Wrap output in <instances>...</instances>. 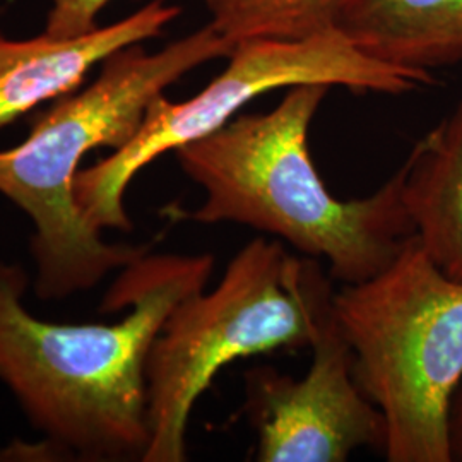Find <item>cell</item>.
Listing matches in <instances>:
<instances>
[{"label": "cell", "instance_id": "1", "mask_svg": "<svg viewBox=\"0 0 462 462\" xmlns=\"http://www.w3.org/2000/svg\"><path fill=\"white\" fill-rule=\"evenodd\" d=\"M211 254L148 252L122 269L103 312L116 324H55L23 303L28 278L0 263V380L51 444L84 459L139 457L149 446V353L166 319L206 290Z\"/></svg>", "mask_w": 462, "mask_h": 462}, {"label": "cell", "instance_id": "2", "mask_svg": "<svg viewBox=\"0 0 462 462\" xmlns=\"http://www.w3.org/2000/svg\"><path fill=\"white\" fill-rule=\"evenodd\" d=\"M324 84L288 89L265 114H238L216 133L175 151L183 173L204 190L194 211L175 215L200 225L233 223L326 261L332 281L374 278L414 238L402 200L404 170L362 199L336 198L309 149Z\"/></svg>", "mask_w": 462, "mask_h": 462}, {"label": "cell", "instance_id": "3", "mask_svg": "<svg viewBox=\"0 0 462 462\" xmlns=\"http://www.w3.org/2000/svg\"><path fill=\"white\" fill-rule=\"evenodd\" d=\"M231 50L211 23L158 51L143 43L118 50L93 83L57 99L21 144L0 151V194L33 221L38 297L86 291L148 252L105 244L84 217L74 192L81 162L95 149L125 146L154 99L199 66L228 59Z\"/></svg>", "mask_w": 462, "mask_h": 462}, {"label": "cell", "instance_id": "4", "mask_svg": "<svg viewBox=\"0 0 462 462\" xmlns=\"http://www.w3.org/2000/svg\"><path fill=\"white\" fill-rule=\"evenodd\" d=\"M332 278L320 261L265 236L240 248L215 290L175 307L151 347L149 446L143 461H185L190 414L221 368L310 347L332 312Z\"/></svg>", "mask_w": 462, "mask_h": 462}, {"label": "cell", "instance_id": "5", "mask_svg": "<svg viewBox=\"0 0 462 462\" xmlns=\"http://www.w3.org/2000/svg\"><path fill=\"white\" fill-rule=\"evenodd\" d=\"M332 312L355 377L385 421L389 462H452L448 410L462 380V282L416 235L370 280L334 291Z\"/></svg>", "mask_w": 462, "mask_h": 462}, {"label": "cell", "instance_id": "6", "mask_svg": "<svg viewBox=\"0 0 462 462\" xmlns=\"http://www.w3.org/2000/svg\"><path fill=\"white\" fill-rule=\"evenodd\" d=\"M300 84L399 97L433 86L435 78L372 59L336 28L301 40L240 42L225 70L196 97L179 103L158 97L125 146L79 170L74 192L84 217L99 231L131 230L124 199L144 166L216 133L265 93Z\"/></svg>", "mask_w": 462, "mask_h": 462}, {"label": "cell", "instance_id": "7", "mask_svg": "<svg viewBox=\"0 0 462 462\" xmlns=\"http://www.w3.org/2000/svg\"><path fill=\"white\" fill-rule=\"evenodd\" d=\"M295 379L273 366L245 374V413L257 435L255 461L346 462L358 448L383 452L385 421L355 377V356L334 312Z\"/></svg>", "mask_w": 462, "mask_h": 462}, {"label": "cell", "instance_id": "8", "mask_svg": "<svg viewBox=\"0 0 462 462\" xmlns=\"http://www.w3.org/2000/svg\"><path fill=\"white\" fill-rule=\"evenodd\" d=\"M179 16V5L152 0L131 16L78 36L13 40L0 32V129L76 91L110 55L160 36Z\"/></svg>", "mask_w": 462, "mask_h": 462}, {"label": "cell", "instance_id": "9", "mask_svg": "<svg viewBox=\"0 0 462 462\" xmlns=\"http://www.w3.org/2000/svg\"><path fill=\"white\" fill-rule=\"evenodd\" d=\"M336 30L383 64L430 72L462 62V0H346Z\"/></svg>", "mask_w": 462, "mask_h": 462}, {"label": "cell", "instance_id": "10", "mask_svg": "<svg viewBox=\"0 0 462 462\" xmlns=\"http://www.w3.org/2000/svg\"><path fill=\"white\" fill-rule=\"evenodd\" d=\"M401 166L402 200L420 245L447 278L462 282V98Z\"/></svg>", "mask_w": 462, "mask_h": 462}, {"label": "cell", "instance_id": "11", "mask_svg": "<svg viewBox=\"0 0 462 462\" xmlns=\"http://www.w3.org/2000/svg\"><path fill=\"white\" fill-rule=\"evenodd\" d=\"M235 47L248 40H301L334 30L346 0H200Z\"/></svg>", "mask_w": 462, "mask_h": 462}, {"label": "cell", "instance_id": "12", "mask_svg": "<svg viewBox=\"0 0 462 462\" xmlns=\"http://www.w3.org/2000/svg\"><path fill=\"white\" fill-rule=\"evenodd\" d=\"M45 33L51 36H78L98 28V17L116 0H49Z\"/></svg>", "mask_w": 462, "mask_h": 462}, {"label": "cell", "instance_id": "13", "mask_svg": "<svg viewBox=\"0 0 462 462\" xmlns=\"http://www.w3.org/2000/svg\"><path fill=\"white\" fill-rule=\"evenodd\" d=\"M448 450L452 461L462 462V380L448 410Z\"/></svg>", "mask_w": 462, "mask_h": 462}]
</instances>
